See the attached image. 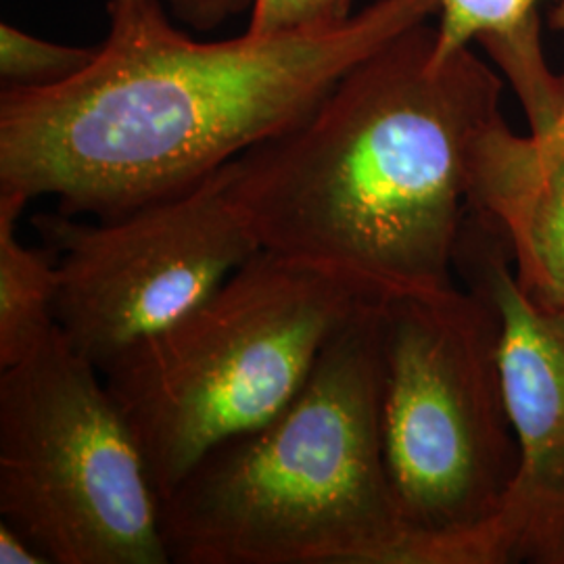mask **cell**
Returning a JSON list of instances; mask_svg holds the SVG:
<instances>
[{"label":"cell","instance_id":"obj_1","mask_svg":"<svg viewBox=\"0 0 564 564\" xmlns=\"http://www.w3.org/2000/svg\"><path fill=\"white\" fill-rule=\"evenodd\" d=\"M437 0H375L337 25L202 41L160 0H107L95 61L69 80L0 93V193L111 218L209 178L302 121Z\"/></svg>","mask_w":564,"mask_h":564},{"label":"cell","instance_id":"obj_17","mask_svg":"<svg viewBox=\"0 0 564 564\" xmlns=\"http://www.w3.org/2000/svg\"><path fill=\"white\" fill-rule=\"evenodd\" d=\"M351 4H354V0H341V9L345 15H351Z\"/></svg>","mask_w":564,"mask_h":564},{"label":"cell","instance_id":"obj_14","mask_svg":"<svg viewBox=\"0 0 564 564\" xmlns=\"http://www.w3.org/2000/svg\"><path fill=\"white\" fill-rule=\"evenodd\" d=\"M165 11L197 34L223 30L226 23L251 11L253 0H160Z\"/></svg>","mask_w":564,"mask_h":564},{"label":"cell","instance_id":"obj_6","mask_svg":"<svg viewBox=\"0 0 564 564\" xmlns=\"http://www.w3.org/2000/svg\"><path fill=\"white\" fill-rule=\"evenodd\" d=\"M0 517L51 564L170 563L141 445L59 326L0 368Z\"/></svg>","mask_w":564,"mask_h":564},{"label":"cell","instance_id":"obj_3","mask_svg":"<svg viewBox=\"0 0 564 564\" xmlns=\"http://www.w3.org/2000/svg\"><path fill=\"white\" fill-rule=\"evenodd\" d=\"M383 297L330 337L282 412L209 449L163 498L170 563L414 564L384 466Z\"/></svg>","mask_w":564,"mask_h":564},{"label":"cell","instance_id":"obj_11","mask_svg":"<svg viewBox=\"0 0 564 564\" xmlns=\"http://www.w3.org/2000/svg\"><path fill=\"white\" fill-rule=\"evenodd\" d=\"M542 2L544 0H437L435 57L444 59L470 46V42L512 39L540 28L538 7Z\"/></svg>","mask_w":564,"mask_h":564},{"label":"cell","instance_id":"obj_2","mask_svg":"<svg viewBox=\"0 0 564 564\" xmlns=\"http://www.w3.org/2000/svg\"><path fill=\"white\" fill-rule=\"evenodd\" d=\"M435 32L405 30L226 165L262 249L375 295L454 286L475 155L505 120L502 80L470 46L437 59Z\"/></svg>","mask_w":564,"mask_h":564},{"label":"cell","instance_id":"obj_10","mask_svg":"<svg viewBox=\"0 0 564 564\" xmlns=\"http://www.w3.org/2000/svg\"><path fill=\"white\" fill-rule=\"evenodd\" d=\"M28 202L0 193V368L28 358L55 328L59 270L55 253L20 241Z\"/></svg>","mask_w":564,"mask_h":564},{"label":"cell","instance_id":"obj_15","mask_svg":"<svg viewBox=\"0 0 564 564\" xmlns=\"http://www.w3.org/2000/svg\"><path fill=\"white\" fill-rule=\"evenodd\" d=\"M0 563L51 564L36 545L9 523H0Z\"/></svg>","mask_w":564,"mask_h":564},{"label":"cell","instance_id":"obj_12","mask_svg":"<svg viewBox=\"0 0 564 564\" xmlns=\"http://www.w3.org/2000/svg\"><path fill=\"white\" fill-rule=\"evenodd\" d=\"M99 53V46H72L36 39L2 21L0 80L2 88H41L74 78Z\"/></svg>","mask_w":564,"mask_h":564},{"label":"cell","instance_id":"obj_16","mask_svg":"<svg viewBox=\"0 0 564 564\" xmlns=\"http://www.w3.org/2000/svg\"><path fill=\"white\" fill-rule=\"evenodd\" d=\"M552 25L563 34L564 39V0H558L556 2V7H554V11H552ZM533 141H535V147L540 149V153L544 155V158H558V155H563L564 153V101L563 109H561V116H558V120L556 123L542 134V137H533V134H529Z\"/></svg>","mask_w":564,"mask_h":564},{"label":"cell","instance_id":"obj_8","mask_svg":"<svg viewBox=\"0 0 564 564\" xmlns=\"http://www.w3.org/2000/svg\"><path fill=\"white\" fill-rule=\"evenodd\" d=\"M454 270L500 321L506 405L519 444L506 563L564 564V321L524 297L505 235L477 214H466Z\"/></svg>","mask_w":564,"mask_h":564},{"label":"cell","instance_id":"obj_13","mask_svg":"<svg viewBox=\"0 0 564 564\" xmlns=\"http://www.w3.org/2000/svg\"><path fill=\"white\" fill-rule=\"evenodd\" d=\"M341 0H253L247 34L279 36L337 25L347 20Z\"/></svg>","mask_w":564,"mask_h":564},{"label":"cell","instance_id":"obj_5","mask_svg":"<svg viewBox=\"0 0 564 564\" xmlns=\"http://www.w3.org/2000/svg\"><path fill=\"white\" fill-rule=\"evenodd\" d=\"M370 291L260 249L223 286L101 368L163 498L226 440L274 419Z\"/></svg>","mask_w":564,"mask_h":564},{"label":"cell","instance_id":"obj_7","mask_svg":"<svg viewBox=\"0 0 564 564\" xmlns=\"http://www.w3.org/2000/svg\"><path fill=\"white\" fill-rule=\"evenodd\" d=\"M32 224L57 258V326L99 370L181 321L262 249L228 193L226 165L111 218L57 209Z\"/></svg>","mask_w":564,"mask_h":564},{"label":"cell","instance_id":"obj_9","mask_svg":"<svg viewBox=\"0 0 564 564\" xmlns=\"http://www.w3.org/2000/svg\"><path fill=\"white\" fill-rule=\"evenodd\" d=\"M468 212L505 235L524 297L564 321V153L544 158L498 121L475 155Z\"/></svg>","mask_w":564,"mask_h":564},{"label":"cell","instance_id":"obj_4","mask_svg":"<svg viewBox=\"0 0 564 564\" xmlns=\"http://www.w3.org/2000/svg\"><path fill=\"white\" fill-rule=\"evenodd\" d=\"M381 366L384 466L414 564L506 563L519 444L494 305L456 284L384 295Z\"/></svg>","mask_w":564,"mask_h":564}]
</instances>
